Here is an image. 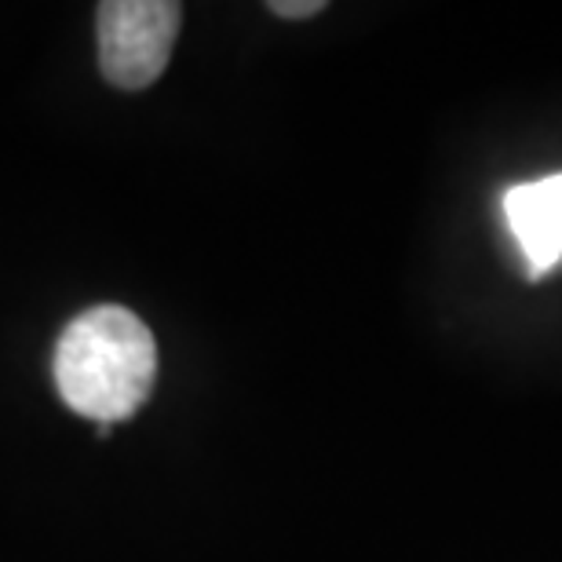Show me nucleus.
<instances>
[{"label":"nucleus","mask_w":562,"mask_h":562,"mask_svg":"<svg viewBox=\"0 0 562 562\" xmlns=\"http://www.w3.org/2000/svg\"><path fill=\"white\" fill-rule=\"evenodd\" d=\"M52 376L77 417L114 427L139 413L154 391V333L121 303L88 307L66 322L52 355Z\"/></svg>","instance_id":"1"},{"label":"nucleus","mask_w":562,"mask_h":562,"mask_svg":"<svg viewBox=\"0 0 562 562\" xmlns=\"http://www.w3.org/2000/svg\"><path fill=\"white\" fill-rule=\"evenodd\" d=\"M267 11L278 19H311V15H322L325 0H271Z\"/></svg>","instance_id":"4"},{"label":"nucleus","mask_w":562,"mask_h":562,"mask_svg":"<svg viewBox=\"0 0 562 562\" xmlns=\"http://www.w3.org/2000/svg\"><path fill=\"white\" fill-rule=\"evenodd\" d=\"M504 216L530 263V274L541 278L562 260V176L519 183L504 194Z\"/></svg>","instance_id":"3"},{"label":"nucleus","mask_w":562,"mask_h":562,"mask_svg":"<svg viewBox=\"0 0 562 562\" xmlns=\"http://www.w3.org/2000/svg\"><path fill=\"white\" fill-rule=\"evenodd\" d=\"M183 4L176 0H103L95 8L99 70L106 85L139 92L165 74L172 59Z\"/></svg>","instance_id":"2"}]
</instances>
